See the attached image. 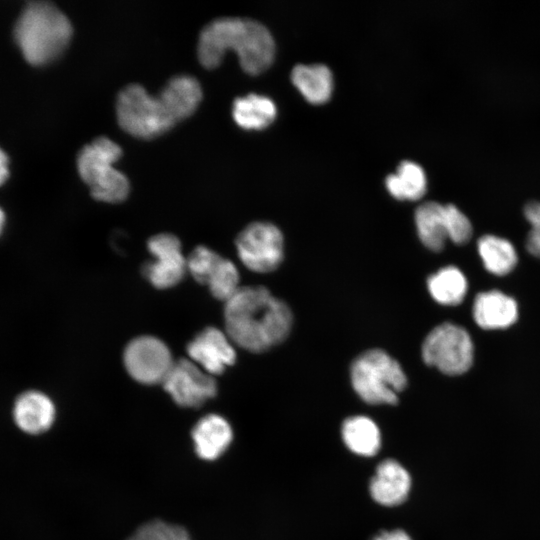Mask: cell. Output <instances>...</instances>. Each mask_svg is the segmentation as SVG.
<instances>
[{
  "instance_id": "1",
  "label": "cell",
  "mask_w": 540,
  "mask_h": 540,
  "mask_svg": "<svg viewBox=\"0 0 540 540\" xmlns=\"http://www.w3.org/2000/svg\"><path fill=\"white\" fill-rule=\"evenodd\" d=\"M226 334L237 346L265 352L290 334L293 315L289 306L266 287L245 286L225 302Z\"/></svg>"
},
{
  "instance_id": "2",
  "label": "cell",
  "mask_w": 540,
  "mask_h": 540,
  "mask_svg": "<svg viewBox=\"0 0 540 540\" xmlns=\"http://www.w3.org/2000/svg\"><path fill=\"white\" fill-rule=\"evenodd\" d=\"M227 49H233L243 70L250 74L264 71L272 63L275 43L262 23L241 17H221L208 23L200 32L197 55L206 68L220 64Z\"/></svg>"
},
{
  "instance_id": "3",
  "label": "cell",
  "mask_w": 540,
  "mask_h": 540,
  "mask_svg": "<svg viewBox=\"0 0 540 540\" xmlns=\"http://www.w3.org/2000/svg\"><path fill=\"white\" fill-rule=\"evenodd\" d=\"M73 33L67 16L50 2H30L20 17L14 37L24 56L33 65H43L58 57Z\"/></svg>"
},
{
  "instance_id": "4",
  "label": "cell",
  "mask_w": 540,
  "mask_h": 540,
  "mask_svg": "<svg viewBox=\"0 0 540 540\" xmlns=\"http://www.w3.org/2000/svg\"><path fill=\"white\" fill-rule=\"evenodd\" d=\"M355 393L370 405H395L407 386L400 363L381 349H370L357 356L350 366Z\"/></svg>"
},
{
  "instance_id": "5",
  "label": "cell",
  "mask_w": 540,
  "mask_h": 540,
  "mask_svg": "<svg viewBox=\"0 0 540 540\" xmlns=\"http://www.w3.org/2000/svg\"><path fill=\"white\" fill-rule=\"evenodd\" d=\"M121 155V147L105 136L95 138L78 153L79 175L96 200L118 203L128 196L129 181L125 174L113 166Z\"/></svg>"
},
{
  "instance_id": "6",
  "label": "cell",
  "mask_w": 540,
  "mask_h": 540,
  "mask_svg": "<svg viewBox=\"0 0 540 540\" xmlns=\"http://www.w3.org/2000/svg\"><path fill=\"white\" fill-rule=\"evenodd\" d=\"M116 116L123 130L146 139L164 133L177 123L160 93L152 96L136 83L125 86L119 92Z\"/></svg>"
},
{
  "instance_id": "7",
  "label": "cell",
  "mask_w": 540,
  "mask_h": 540,
  "mask_svg": "<svg viewBox=\"0 0 540 540\" xmlns=\"http://www.w3.org/2000/svg\"><path fill=\"white\" fill-rule=\"evenodd\" d=\"M425 364L450 376L467 372L473 363L474 346L468 331L457 324L444 322L435 326L421 346Z\"/></svg>"
},
{
  "instance_id": "8",
  "label": "cell",
  "mask_w": 540,
  "mask_h": 540,
  "mask_svg": "<svg viewBox=\"0 0 540 540\" xmlns=\"http://www.w3.org/2000/svg\"><path fill=\"white\" fill-rule=\"evenodd\" d=\"M415 225L420 241L433 252L443 250L447 240L457 245L466 244L473 234L469 218L457 206L436 201L417 207Z\"/></svg>"
},
{
  "instance_id": "9",
  "label": "cell",
  "mask_w": 540,
  "mask_h": 540,
  "mask_svg": "<svg viewBox=\"0 0 540 540\" xmlns=\"http://www.w3.org/2000/svg\"><path fill=\"white\" fill-rule=\"evenodd\" d=\"M235 243L240 261L253 272H272L283 261L284 237L271 222L250 223L238 234Z\"/></svg>"
},
{
  "instance_id": "10",
  "label": "cell",
  "mask_w": 540,
  "mask_h": 540,
  "mask_svg": "<svg viewBox=\"0 0 540 540\" xmlns=\"http://www.w3.org/2000/svg\"><path fill=\"white\" fill-rule=\"evenodd\" d=\"M123 362L128 374L146 385L162 383L174 364L168 346L150 335L131 340L124 350Z\"/></svg>"
},
{
  "instance_id": "11",
  "label": "cell",
  "mask_w": 540,
  "mask_h": 540,
  "mask_svg": "<svg viewBox=\"0 0 540 540\" xmlns=\"http://www.w3.org/2000/svg\"><path fill=\"white\" fill-rule=\"evenodd\" d=\"M162 384L172 400L185 408L202 406L218 391L214 377L188 359L174 361Z\"/></svg>"
},
{
  "instance_id": "12",
  "label": "cell",
  "mask_w": 540,
  "mask_h": 540,
  "mask_svg": "<svg viewBox=\"0 0 540 540\" xmlns=\"http://www.w3.org/2000/svg\"><path fill=\"white\" fill-rule=\"evenodd\" d=\"M147 247L154 257L143 267L147 280L158 289L177 285L187 271V259L182 254L180 240L173 234L160 233L148 240Z\"/></svg>"
},
{
  "instance_id": "13",
  "label": "cell",
  "mask_w": 540,
  "mask_h": 540,
  "mask_svg": "<svg viewBox=\"0 0 540 540\" xmlns=\"http://www.w3.org/2000/svg\"><path fill=\"white\" fill-rule=\"evenodd\" d=\"M228 335L216 327H207L187 345V353L195 364L210 375H219L234 364L236 351Z\"/></svg>"
},
{
  "instance_id": "14",
  "label": "cell",
  "mask_w": 540,
  "mask_h": 540,
  "mask_svg": "<svg viewBox=\"0 0 540 540\" xmlns=\"http://www.w3.org/2000/svg\"><path fill=\"white\" fill-rule=\"evenodd\" d=\"M412 477L398 460L387 458L378 463L369 480L370 497L384 507L403 504L410 495Z\"/></svg>"
},
{
  "instance_id": "15",
  "label": "cell",
  "mask_w": 540,
  "mask_h": 540,
  "mask_svg": "<svg viewBox=\"0 0 540 540\" xmlns=\"http://www.w3.org/2000/svg\"><path fill=\"white\" fill-rule=\"evenodd\" d=\"M191 437L197 456L206 461H214L228 450L234 434L225 417L210 413L195 423Z\"/></svg>"
},
{
  "instance_id": "16",
  "label": "cell",
  "mask_w": 540,
  "mask_h": 540,
  "mask_svg": "<svg viewBox=\"0 0 540 540\" xmlns=\"http://www.w3.org/2000/svg\"><path fill=\"white\" fill-rule=\"evenodd\" d=\"M12 413L19 429L37 435L46 432L53 425L56 409L51 398L45 393L28 390L16 398Z\"/></svg>"
},
{
  "instance_id": "17",
  "label": "cell",
  "mask_w": 540,
  "mask_h": 540,
  "mask_svg": "<svg viewBox=\"0 0 540 540\" xmlns=\"http://www.w3.org/2000/svg\"><path fill=\"white\" fill-rule=\"evenodd\" d=\"M472 314L475 323L482 329H504L516 322L518 305L515 299L503 292L490 290L476 295Z\"/></svg>"
},
{
  "instance_id": "18",
  "label": "cell",
  "mask_w": 540,
  "mask_h": 540,
  "mask_svg": "<svg viewBox=\"0 0 540 540\" xmlns=\"http://www.w3.org/2000/svg\"><path fill=\"white\" fill-rule=\"evenodd\" d=\"M340 433L345 447L357 456L374 457L381 450V430L367 415L347 417L342 422Z\"/></svg>"
},
{
  "instance_id": "19",
  "label": "cell",
  "mask_w": 540,
  "mask_h": 540,
  "mask_svg": "<svg viewBox=\"0 0 540 540\" xmlns=\"http://www.w3.org/2000/svg\"><path fill=\"white\" fill-rule=\"evenodd\" d=\"M160 94L167 102L177 122L190 116L202 98V90L198 80L186 74L171 78L162 88Z\"/></svg>"
},
{
  "instance_id": "20",
  "label": "cell",
  "mask_w": 540,
  "mask_h": 540,
  "mask_svg": "<svg viewBox=\"0 0 540 540\" xmlns=\"http://www.w3.org/2000/svg\"><path fill=\"white\" fill-rule=\"evenodd\" d=\"M291 80L311 103L327 101L333 90L331 70L324 64H298L291 72Z\"/></svg>"
},
{
  "instance_id": "21",
  "label": "cell",
  "mask_w": 540,
  "mask_h": 540,
  "mask_svg": "<svg viewBox=\"0 0 540 540\" xmlns=\"http://www.w3.org/2000/svg\"><path fill=\"white\" fill-rule=\"evenodd\" d=\"M277 115L274 101L256 93L235 98L232 116L235 122L245 129H262L268 126Z\"/></svg>"
},
{
  "instance_id": "22",
  "label": "cell",
  "mask_w": 540,
  "mask_h": 540,
  "mask_svg": "<svg viewBox=\"0 0 540 540\" xmlns=\"http://www.w3.org/2000/svg\"><path fill=\"white\" fill-rule=\"evenodd\" d=\"M427 288L437 303L455 306L464 300L468 290V282L459 268L449 265L428 277Z\"/></svg>"
},
{
  "instance_id": "23",
  "label": "cell",
  "mask_w": 540,
  "mask_h": 540,
  "mask_svg": "<svg viewBox=\"0 0 540 540\" xmlns=\"http://www.w3.org/2000/svg\"><path fill=\"white\" fill-rule=\"evenodd\" d=\"M477 249L485 269L494 275L510 273L518 261L513 244L502 237L487 234L478 239Z\"/></svg>"
},
{
  "instance_id": "24",
  "label": "cell",
  "mask_w": 540,
  "mask_h": 540,
  "mask_svg": "<svg viewBox=\"0 0 540 540\" xmlns=\"http://www.w3.org/2000/svg\"><path fill=\"white\" fill-rule=\"evenodd\" d=\"M389 193L400 200L420 199L427 190V177L424 169L416 162L402 161L395 173L386 177Z\"/></svg>"
},
{
  "instance_id": "25",
  "label": "cell",
  "mask_w": 540,
  "mask_h": 540,
  "mask_svg": "<svg viewBox=\"0 0 540 540\" xmlns=\"http://www.w3.org/2000/svg\"><path fill=\"white\" fill-rule=\"evenodd\" d=\"M239 281L237 267L223 257L210 276L207 286L215 298L226 302L239 290Z\"/></svg>"
},
{
  "instance_id": "26",
  "label": "cell",
  "mask_w": 540,
  "mask_h": 540,
  "mask_svg": "<svg viewBox=\"0 0 540 540\" xmlns=\"http://www.w3.org/2000/svg\"><path fill=\"white\" fill-rule=\"evenodd\" d=\"M126 540H192L181 526L163 520H151L139 526Z\"/></svg>"
},
{
  "instance_id": "27",
  "label": "cell",
  "mask_w": 540,
  "mask_h": 540,
  "mask_svg": "<svg viewBox=\"0 0 540 540\" xmlns=\"http://www.w3.org/2000/svg\"><path fill=\"white\" fill-rule=\"evenodd\" d=\"M222 258L214 250L206 246H198L187 258V270L197 282L207 285Z\"/></svg>"
},
{
  "instance_id": "28",
  "label": "cell",
  "mask_w": 540,
  "mask_h": 540,
  "mask_svg": "<svg viewBox=\"0 0 540 540\" xmlns=\"http://www.w3.org/2000/svg\"><path fill=\"white\" fill-rule=\"evenodd\" d=\"M524 216L531 227L526 238V248L531 255L540 258V202H528L524 206Z\"/></svg>"
},
{
  "instance_id": "29",
  "label": "cell",
  "mask_w": 540,
  "mask_h": 540,
  "mask_svg": "<svg viewBox=\"0 0 540 540\" xmlns=\"http://www.w3.org/2000/svg\"><path fill=\"white\" fill-rule=\"evenodd\" d=\"M371 540H413L412 537L403 529L395 528L384 530L372 537Z\"/></svg>"
},
{
  "instance_id": "30",
  "label": "cell",
  "mask_w": 540,
  "mask_h": 540,
  "mask_svg": "<svg viewBox=\"0 0 540 540\" xmlns=\"http://www.w3.org/2000/svg\"><path fill=\"white\" fill-rule=\"evenodd\" d=\"M8 157L5 152L0 148V185L8 178Z\"/></svg>"
},
{
  "instance_id": "31",
  "label": "cell",
  "mask_w": 540,
  "mask_h": 540,
  "mask_svg": "<svg viewBox=\"0 0 540 540\" xmlns=\"http://www.w3.org/2000/svg\"><path fill=\"white\" fill-rule=\"evenodd\" d=\"M4 223H5V214H4L3 210L0 208V235H1L3 227H4Z\"/></svg>"
}]
</instances>
